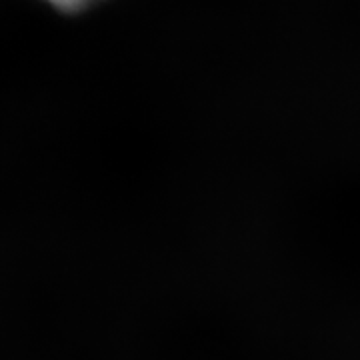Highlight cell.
I'll use <instances>...</instances> for the list:
<instances>
[{
	"label": "cell",
	"instance_id": "cell-1",
	"mask_svg": "<svg viewBox=\"0 0 360 360\" xmlns=\"http://www.w3.org/2000/svg\"><path fill=\"white\" fill-rule=\"evenodd\" d=\"M51 2L54 6L65 8V11H77V8H82V6L90 4L92 0H51Z\"/></svg>",
	"mask_w": 360,
	"mask_h": 360
}]
</instances>
